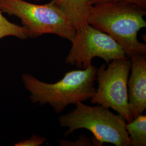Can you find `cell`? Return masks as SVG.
<instances>
[{
  "instance_id": "13",
  "label": "cell",
  "mask_w": 146,
  "mask_h": 146,
  "mask_svg": "<svg viewBox=\"0 0 146 146\" xmlns=\"http://www.w3.org/2000/svg\"><path fill=\"white\" fill-rule=\"evenodd\" d=\"M90 4L92 5H94L99 3H102L105 2H108L111 1H126L131 3H135L143 8H146V0H88Z\"/></svg>"
},
{
  "instance_id": "10",
  "label": "cell",
  "mask_w": 146,
  "mask_h": 146,
  "mask_svg": "<svg viewBox=\"0 0 146 146\" xmlns=\"http://www.w3.org/2000/svg\"><path fill=\"white\" fill-rule=\"evenodd\" d=\"M7 36H14L25 40L28 38L26 29L8 21L0 11V40Z\"/></svg>"
},
{
  "instance_id": "7",
  "label": "cell",
  "mask_w": 146,
  "mask_h": 146,
  "mask_svg": "<svg viewBox=\"0 0 146 146\" xmlns=\"http://www.w3.org/2000/svg\"><path fill=\"white\" fill-rule=\"evenodd\" d=\"M131 75L128 80L129 107L133 119L146 110V56L131 58Z\"/></svg>"
},
{
  "instance_id": "8",
  "label": "cell",
  "mask_w": 146,
  "mask_h": 146,
  "mask_svg": "<svg viewBox=\"0 0 146 146\" xmlns=\"http://www.w3.org/2000/svg\"><path fill=\"white\" fill-rule=\"evenodd\" d=\"M55 5L67 16L75 29L88 23L92 5L88 0H52Z\"/></svg>"
},
{
  "instance_id": "14",
  "label": "cell",
  "mask_w": 146,
  "mask_h": 146,
  "mask_svg": "<svg viewBox=\"0 0 146 146\" xmlns=\"http://www.w3.org/2000/svg\"><path fill=\"white\" fill-rule=\"evenodd\" d=\"M34 1H41V0H34Z\"/></svg>"
},
{
  "instance_id": "9",
  "label": "cell",
  "mask_w": 146,
  "mask_h": 146,
  "mask_svg": "<svg viewBox=\"0 0 146 146\" xmlns=\"http://www.w3.org/2000/svg\"><path fill=\"white\" fill-rule=\"evenodd\" d=\"M131 146H146V116L141 114L125 124Z\"/></svg>"
},
{
  "instance_id": "1",
  "label": "cell",
  "mask_w": 146,
  "mask_h": 146,
  "mask_svg": "<svg viewBox=\"0 0 146 146\" xmlns=\"http://www.w3.org/2000/svg\"><path fill=\"white\" fill-rule=\"evenodd\" d=\"M146 9L126 1L99 3L92 5L87 22L111 37L127 56L145 55L146 44L139 41L137 33L146 27Z\"/></svg>"
},
{
  "instance_id": "6",
  "label": "cell",
  "mask_w": 146,
  "mask_h": 146,
  "mask_svg": "<svg viewBox=\"0 0 146 146\" xmlns=\"http://www.w3.org/2000/svg\"><path fill=\"white\" fill-rule=\"evenodd\" d=\"M72 47L64 62L85 69L92 65L93 59L102 58L107 63L127 58L120 45L109 35L89 23L76 29Z\"/></svg>"
},
{
  "instance_id": "12",
  "label": "cell",
  "mask_w": 146,
  "mask_h": 146,
  "mask_svg": "<svg viewBox=\"0 0 146 146\" xmlns=\"http://www.w3.org/2000/svg\"><path fill=\"white\" fill-rule=\"evenodd\" d=\"M46 141L45 137H42L38 136L33 135L29 139L20 141L16 143V146H40L43 145Z\"/></svg>"
},
{
  "instance_id": "5",
  "label": "cell",
  "mask_w": 146,
  "mask_h": 146,
  "mask_svg": "<svg viewBox=\"0 0 146 146\" xmlns=\"http://www.w3.org/2000/svg\"><path fill=\"white\" fill-rule=\"evenodd\" d=\"M131 66L128 58L112 60L107 68L102 64L96 72L98 88L90 99L92 104L111 108L127 122L133 120L129 107L127 86Z\"/></svg>"
},
{
  "instance_id": "11",
  "label": "cell",
  "mask_w": 146,
  "mask_h": 146,
  "mask_svg": "<svg viewBox=\"0 0 146 146\" xmlns=\"http://www.w3.org/2000/svg\"><path fill=\"white\" fill-rule=\"evenodd\" d=\"M59 145L61 146H91L93 142L88 137L84 135L80 136L78 139L76 141H66L64 140H58Z\"/></svg>"
},
{
  "instance_id": "2",
  "label": "cell",
  "mask_w": 146,
  "mask_h": 146,
  "mask_svg": "<svg viewBox=\"0 0 146 146\" xmlns=\"http://www.w3.org/2000/svg\"><path fill=\"white\" fill-rule=\"evenodd\" d=\"M97 70L93 65L85 69L73 70L52 84L42 82L29 74L22 75V78L33 104H48L59 114L69 105L84 102L94 96Z\"/></svg>"
},
{
  "instance_id": "4",
  "label": "cell",
  "mask_w": 146,
  "mask_h": 146,
  "mask_svg": "<svg viewBox=\"0 0 146 146\" xmlns=\"http://www.w3.org/2000/svg\"><path fill=\"white\" fill-rule=\"evenodd\" d=\"M0 11L20 19L28 38L52 34L72 42L76 29L53 1L36 5L24 0H0Z\"/></svg>"
},
{
  "instance_id": "3",
  "label": "cell",
  "mask_w": 146,
  "mask_h": 146,
  "mask_svg": "<svg viewBox=\"0 0 146 146\" xmlns=\"http://www.w3.org/2000/svg\"><path fill=\"white\" fill-rule=\"evenodd\" d=\"M75 107L72 111L59 117L61 127L68 128L65 137L79 129H86L93 135V145L102 146L104 143H110L116 146H131L125 120L121 115L99 104L90 106L78 102Z\"/></svg>"
}]
</instances>
